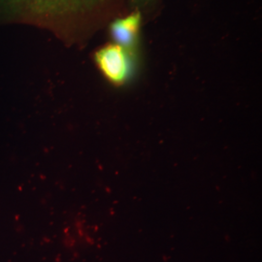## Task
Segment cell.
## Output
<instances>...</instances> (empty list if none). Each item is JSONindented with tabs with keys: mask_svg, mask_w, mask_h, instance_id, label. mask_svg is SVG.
<instances>
[{
	"mask_svg": "<svg viewBox=\"0 0 262 262\" xmlns=\"http://www.w3.org/2000/svg\"><path fill=\"white\" fill-rule=\"evenodd\" d=\"M95 61L105 78L115 85L124 84L132 73L131 60L123 48L108 45L95 54Z\"/></svg>",
	"mask_w": 262,
	"mask_h": 262,
	"instance_id": "2",
	"label": "cell"
},
{
	"mask_svg": "<svg viewBox=\"0 0 262 262\" xmlns=\"http://www.w3.org/2000/svg\"><path fill=\"white\" fill-rule=\"evenodd\" d=\"M136 3H139V4H144V3H147L148 1L150 0H134Z\"/></svg>",
	"mask_w": 262,
	"mask_h": 262,
	"instance_id": "4",
	"label": "cell"
},
{
	"mask_svg": "<svg viewBox=\"0 0 262 262\" xmlns=\"http://www.w3.org/2000/svg\"><path fill=\"white\" fill-rule=\"evenodd\" d=\"M104 0H11L13 7L33 19L42 20L71 18L91 12Z\"/></svg>",
	"mask_w": 262,
	"mask_h": 262,
	"instance_id": "1",
	"label": "cell"
},
{
	"mask_svg": "<svg viewBox=\"0 0 262 262\" xmlns=\"http://www.w3.org/2000/svg\"><path fill=\"white\" fill-rule=\"evenodd\" d=\"M141 26V14L132 13L128 17L115 20L111 26L114 40L125 51H133L136 46Z\"/></svg>",
	"mask_w": 262,
	"mask_h": 262,
	"instance_id": "3",
	"label": "cell"
}]
</instances>
